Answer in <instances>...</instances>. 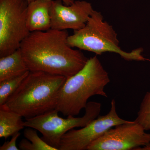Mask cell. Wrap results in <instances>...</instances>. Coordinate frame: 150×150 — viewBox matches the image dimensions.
Returning <instances> with one entry per match:
<instances>
[{"label": "cell", "instance_id": "6da1fadb", "mask_svg": "<svg viewBox=\"0 0 150 150\" xmlns=\"http://www.w3.org/2000/svg\"><path fill=\"white\" fill-rule=\"evenodd\" d=\"M67 30L51 29L30 32L21 44L30 71H41L69 78L84 67L88 58L67 43Z\"/></svg>", "mask_w": 150, "mask_h": 150}, {"label": "cell", "instance_id": "7a4b0ae2", "mask_svg": "<svg viewBox=\"0 0 150 150\" xmlns=\"http://www.w3.org/2000/svg\"><path fill=\"white\" fill-rule=\"evenodd\" d=\"M67 78L41 71H30L4 104L25 119L56 109L59 95Z\"/></svg>", "mask_w": 150, "mask_h": 150}, {"label": "cell", "instance_id": "3957f363", "mask_svg": "<svg viewBox=\"0 0 150 150\" xmlns=\"http://www.w3.org/2000/svg\"><path fill=\"white\" fill-rule=\"evenodd\" d=\"M110 82L108 73L97 56L89 58L81 71L67 78L59 92L56 109L65 116L79 115L91 97H107L104 88Z\"/></svg>", "mask_w": 150, "mask_h": 150}, {"label": "cell", "instance_id": "277c9868", "mask_svg": "<svg viewBox=\"0 0 150 150\" xmlns=\"http://www.w3.org/2000/svg\"><path fill=\"white\" fill-rule=\"evenodd\" d=\"M67 43L72 48L101 55L105 52L118 54L127 61L148 60L142 55L143 49L137 48L130 52L123 51L119 46L117 34L111 25L104 21L101 13L93 10L86 25L69 35Z\"/></svg>", "mask_w": 150, "mask_h": 150}, {"label": "cell", "instance_id": "5b68a950", "mask_svg": "<svg viewBox=\"0 0 150 150\" xmlns=\"http://www.w3.org/2000/svg\"><path fill=\"white\" fill-rule=\"evenodd\" d=\"M101 105L99 102L88 103L85 113L81 117L69 116L67 118L59 117L57 109L28 119L24 121L25 127L39 131L42 139L49 146L59 150L61 138L70 130L76 127H83L99 115Z\"/></svg>", "mask_w": 150, "mask_h": 150}, {"label": "cell", "instance_id": "8992f818", "mask_svg": "<svg viewBox=\"0 0 150 150\" xmlns=\"http://www.w3.org/2000/svg\"><path fill=\"white\" fill-rule=\"evenodd\" d=\"M27 0H0V58L19 49L30 32L26 24Z\"/></svg>", "mask_w": 150, "mask_h": 150}, {"label": "cell", "instance_id": "52a82bcc", "mask_svg": "<svg viewBox=\"0 0 150 150\" xmlns=\"http://www.w3.org/2000/svg\"><path fill=\"white\" fill-rule=\"evenodd\" d=\"M120 118L116 109L115 100L106 115H99L82 129H71L61 138L59 150H86L92 142L100 138L110 128L128 122Z\"/></svg>", "mask_w": 150, "mask_h": 150}, {"label": "cell", "instance_id": "ba28073f", "mask_svg": "<svg viewBox=\"0 0 150 150\" xmlns=\"http://www.w3.org/2000/svg\"><path fill=\"white\" fill-rule=\"evenodd\" d=\"M135 121H129L108 130L88 150H137L150 143V134Z\"/></svg>", "mask_w": 150, "mask_h": 150}, {"label": "cell", "instance_id": "9c48e42d", "mask_svg": "<svg viewBox=\"0 0 150 150\" xmlns=\"http://www.w3.org/2000/svg\"><path fill=\"white\" fill-rule=\"evenodd\" d=\"M94 10L91 4L75 1L67 6L62 0L53 1L51 10V28L78 30L86 25Z\"/></svg>", "mask_w": 150, "mask_h": 150}, {"label": "cell", "instance_id": "30bf717a", "mask_svg": "<svg viewBox=\"0 0 150 150\" xmlns=\"http://www.w3.org/2000/svg\"><path fill=\"white\" fill-rule=\"evenodd\" d=\"M53 1L34 0L28 3L26 24L30 32L51 29V10Z\"/></svg>", "mask_w": 150, "mask_h": 150}, {"label": "cell", "instance_id": "8fae6325", "mask_svg": "<svg viewBox=\"0 0 150 150\" xmlns=\"http://www.w3.org/2000/svg\"><path fill=\"white\" fill-rule=\"evenodd\" d=\"M30 71L20 48L0 58V81L22 76Z\"/></svg>", "mask_w": 150, "mask_h": 150}, {"label": "cell", "instance_id": "7c38bea8", "mask_svg": "<svg viewBox=\"0 0 150 150\" xmlns=\"http://www.w3.org/2000/svg\"><path fill=\"white\" fill-rule=\"evenodd\" d=\"M20 114L6 107L0 106V138L12 137L24 128V121Z\"/></svg>", "mask_w": 150, "mask_h": 150}, {"label": "cell", "instance_id": "4fadbf2b", "mask_svg": "<svg viewBox=\"0 0 150 150\" xmlns=\"http://www.w3.org/2000/svg\"><path fill=\"white\" fill-rule=\"evenodd\" d=\"M33 128L27 127L25 129L23 135L25 139H23L18 144L22 150H57L46 143L38 135Z\"/></svg>", "mask_w": 150, "mask_h": 150}, {"label": "cell", "instance_id": "5bb4252c", "mask_svg": "<svg viewBox=\"0 0 150 150\" xmlns=\"http://www.w3.org/2000/svg\"><path fill=\"white\" fill-rule=\"evenodd\" d=\"M29 72L28 71L22 76L0 81V106L5 104Z\"/></svg>", "mask_w": 150, "mask_h": 150}, {"label": "cell", "instance_id": "9a60e30c", "mask_svg": "<svg viewBox=\"0 0 150 150\" xmlns=\"http://www.w3.org/2000/svg\"><path fill=\"white\" fill-rule=\"evenodd\" d=\"M146 131L150 130V91L145 94L135 121Z\"/></svg>", "mask_w": 150, "mask_h": 150}, {"label": "cell", "instance_id": "2e32d148", "mask_svg": "<svg viewBox=\"0 0 150 150\" xmlns=\"http://www.w3.org/2000/svg\"><path fill=\"white\" fill-rule=\"evenodd\" d=\"M19 132L16 133L12 137L10 141L5 142L2 146L0 147V150H18L19 148L16 146V141L20 136Z\"/></svg>", "mask_w": 150, "mask_h": 150}, {"label": "cell", "instance_id": "e0dca14e", "mask_svg": "<svg viewBox=\"0 0 150 150\" xmlns=\"http://www.w3.org/2000/svg\"><path fill=\"white\" fill-rule=\"evenodd\" d=\"M27 1L28 3H29L30 2L34 1V0H27ZM62 1L65 5L69 6L72 3H74L75 0H62Z\"/></svg>", "mask_w": 150, "mask_h": 150}]
</instances>
